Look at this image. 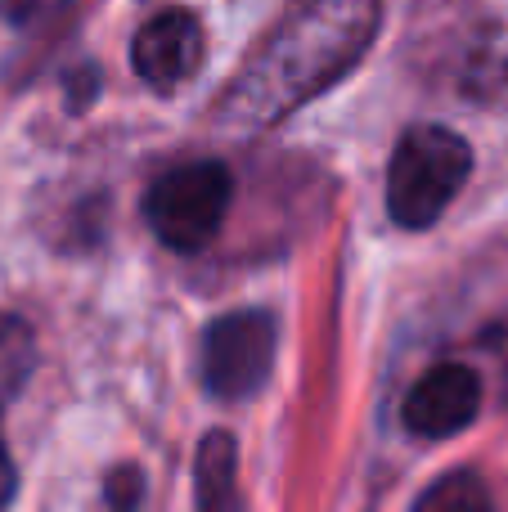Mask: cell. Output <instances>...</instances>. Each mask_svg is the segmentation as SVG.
Masks as SVG:
<instances>
[{"mask_svg":"<svg viewBox=\"0 0 508 512\" xmlns=\"http://www.w3.org/2000/svg\"><path fill=\"white\" fill-rule=\"evenodd\" d=\"M378 23L383 0H302L239 68L216 104V122L239 135L279 126L365 59Z\"/></svg>","mask_w":508,"mask_h":512,"instance_id":"6da1fadb","label":"cell"},{"mask_svg":"<svg viewBox=\"0 0 508 512\" xmlns=\"http://www.w3.org/2000/svg\"><path fill=\"white\" fill-rule=\"evenodd\" d=\"M473 149L446 126H410L387 167V212L405 230H428L459 198Z\"/></svg>","mask_w":508,"mask_h":512,"instance_id":"7a4b0ae2","label":"cell"},{"mask_svg":"<svg viewBox=\"0 0 508 512\" xmlns=\"http://www.w3.org/2000/svg\"><path fill=\"white\" fill-rule=\"evenodd\" d=\"M234 198V180L221 162H185L171 167L153 180L149 198H144V216H149L153 234L167 243L171 252H198L221 234L225 212Z\"/></svg>","mask_w":508,"mask_h":512,"instance_id":"3957f363","label":"cell"},{"mask_svg":"<svg viewBox=\"0 0 508 512\" xmlns=\"http://www.w3.org/2000/svg\"><path fill=\"white\" fill-rule=\"evenodd\" d=\"M275 319L266 310L221 315L203 337V387L216 400H248L275 369Z\"/></svg>","mask_w":508,"mask_h":512,"instance_id":"277c9868","label":"cell"},{"mask_svg":"<svg viewBox=\"0 0 508 512\" xmlns=\"http://www.w3.org/2000/svg\"><path fill=\"white\" fill-rule=\"evenodd\" d=\"M482 409V378L477 369L459 360L432 364L410 391H405V432L419 441H441V436L464 432Z\"/></svg>","mask_w":508,"mask_h":512,"instance_id":"5b68a950","label":"cell"},{"mask_svg":"<svg viewBox=\"0 0 508 512\" xmlns=\"http://www.w3.org/2000/svg\"><path fill=\"white\" fill-rule=\"evenodd\" d=\"M207 59V32L189 9H162L158 18L135 32L131 45V63H135V77L149 81L153 90H176L203 68Z\"/></svg>","mask_w":508,"mask_h":512,"instance_id":"8992f818","label":"cell"},{"mask_svg":"<svg viewBox=\"0 0 508 512\" xmlns=\"http://www.w3.org/2000/svg\"><path fill=\"white\" fill-rule=\"evenodd\" d=\"M198 504L203 508H230L234 504V441H230V432L203 436V450H198Z\"/></svg>","mask_w":508,"mask_h":512,"instance_id":"52a82bcc","label":"cell"},{"mask_svg":"<svg viewBox=\"0 0 508 512\" xmlns=\"http://www.w3.org/2000/svg\"><path fill=\"white\" fill-rule=\"evenodd\" d=\"M32 364H36V337L27 328V319L0 315V409H5V400H14L23 391Z\"/></svg>","mask_w":508,"mask_h":512,"instance_id":"ba28073f","label":"cell"},{"mask_svg":"<svg viewBox=\"0 0 508 512\" xmlns=\"http://www.w3.org/2000/svg\"><path fill=\"white\" fill-rule=\"evenodd\" d=\"M419 508H464V512H482L491 508V495H486V486L477 477H468V472H455V477H446L441 486H432L428 495L419 499Z\"/></svg>","mask_w":508,"mask_h":512,"instance_id":"9c48e42d","label":"cell"},{"mask_svg":"<svg viewBox=\"0 0 508 512\" xmlns=\"http://www.w3.org/2000/svg\"><path fill=\"white\" fill-rule=\"evenodd\" d=\"M72 0H0V18L9 27H45L68 9Z\"/></svg>","mask_w":508,"mask_h":512,"instance_id":"30bf717a","label":"cell"},{"mask_svg":"<svg viewBox=\"0 0 508 512\" xmlns=\"http://www.w3.org/2000/svg\"><path fill=\"white\" fill-rule=\"evenodd\" d=\"M14 486H18V472H14V459L5 450V436H0V508L14 499Z\"/></svg>","mask_w":508,"mask_h":512,"instance_id":"8fae6325","label":"cell"}]
</instances>
